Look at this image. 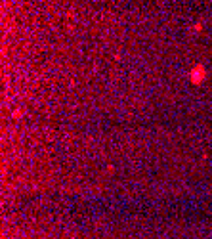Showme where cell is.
Listing matches in <instances>:
<instances>
[{
	"label": "cell",
	"instance_id": "6da1fadb",
	"mask_svg": "<svg viewBox=\"0 0 212 239\" xmlns=\"http://www.w3.org/2000/svg\"><path fill=\"white\" fill-rule=\"evenodd\" d=\"M202 77H205V71H202V67H197V69H193V75H191L193 82H199Z\"/></svg>",
	"mask_w": 212,
	"mask_h": 239
}]
</instances>
